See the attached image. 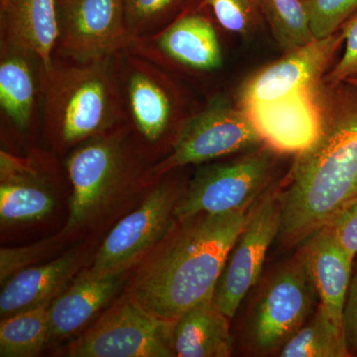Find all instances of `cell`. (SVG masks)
Returning a JSON list of instances; mask_svg holds the SVG:
<instances>
[{"instance_id":"obj_10","label":"cell","mask_w":357,"mask_h":357,"mask_svg":"<svg viewBox=\"0 0 357 357\" xmlns=\"http://www.w3.org/2000/svg\"><path fill=\"white\" fill-rule=\"evenodd\" d=\"M316 294L302 253L281 268L256 304L249 337L256 351L281 349L309 318Z\"/></svg>"},{"instance_id":"obj_30","label":"cell","mask_w":357,"mask_h":357,"mask_svg":"<svg viewBox=\"0 0 357 357\" xmlns=\"http://www.w3.org/2000/svg\"><path fill=\"white\" fill-rule=\"evenodd\" d=\"M340 31L344 35V54L324 79L333 86L357 79V11L345 21Z\"/></svg>"},{"instance_id":"obj_32","label":"cell","mask_w":357,"mask_h":357,"mask_svg":"<svg viewBox=\"0 0 357 357\" xmlns=\"http://www.w3.org/2000/svg\"><path fill=\"white\" fill-rule=\"evenodd\" d=\"M344 328L347 349L351 356H357V272L347 293L344 314Z\"/></svg>"},{"instance_id":"obj_5","label":"cell","mask_w":357,"mask_h":357,"mask_svg":"<svg viewBox=\"0 0 357 357\" xmlns=\"http://www.w3.org/2000/svg\"><path fill=\"white\" fill-rule=\"evenodd\" d=\"M128 123L77 148L67 160L73 185L66 231L84 227L139 173Z\"/></svg>"},{"instance_id":"obj_15","label":"cell","mask_w":357,"mask_h":357,"mask_svg":"<svg viewBox=\"0 0 357 357\" xmlns=\"http://www.w3.org/2000/svg\"><path fill=\"white\" fill-rule=\"evenodd\" d=\"M129 51L160 67L171 63L198 72H213L223 62L215 27L198 13L182 14L156 34L134 39Z\"/></svg>"},{"instance_id":"obj_6","label":"cell","mask_w":357,"mask_h":357,"mask_svg":"<svg viewBox=\"0 0 357 357\" xmlns=\"http://www.w3.org/2000/svg\"><path fill=\"white\" fill-rule=\"evenodd\" d=\"M261 145L262 137L246 112L227 96H215L185 122L169 154L143 178L155 181L175 169Z\"/></svg>"},{"instance_id":"obj_2","label":"cell","mask_w":357,"mask_h":357,"mask_svg":"<svg viewBox=\"0 0 357 357\" xmlns=\"http://www.w3.org/2000/svg\"><path fill=\"white\" fill-rule=\"evenodd\" d=\"M248 218L241 211L178 222V229H171L136 270L126 293L158 318L175 321L213 298Z\"/></svg>"},{"instance_id":"obj_9","label":"cell","mask_w":357,"mask_h":357,"mask_svg":"<svg viewBox=\"0 0 357 357\" xmlns=\"http://www.w3.org/2000/svg\"><path fill=\"white\" fill-rule=\"evenodd\" d=\"M59 39L55 56L84 61L129 50L123 0H58Z\"/></svg>"},{"instance_id":"obj_4","label":"cell","mask_w":357,"mask_h":357,"mask_svg":"<svg viewBox=\"0 0 357 357\" xmlns=\"http://www.w3.org/2000/svg\"><path fill=\"white\" fill-rule=\"evenodd\" d=\"M119 79L126 123L150 149L168 144L194 114L184 112L177 84L164 68L132 51L119 54Z\"/></svg>"},{"instance_id":"obj_17","label":"cell","mask_w":357,"mask_h":357,"mask_svg":"<svg viewBox=\"0 0 357 357\" xmlns=\"http://www.w3.org/2000/svg\"><path fill=\"white\" fill-rule=\"evenodd\" d=\"M89 252L74 249L53 261L26 268L3 284L0 294L1 319L53 302L84 266Z\"/></svg>"},{"instance_id":"obj_22","label":"cell","mask_w":357,"mask_h":357,"mask_svg":"<svg viewBox=\"0 0 357 357\" xmlns=\"http://www.w3.org/2000/svg\"><path fill=\"white\" fill-rule=\"evenodd\" d=\"M45 303L2 319L0 324V356H39L51 338L49 307Z\"/></svg>"},{"instance_id":"obj_29","label":"cell","mask_w":357,"mask_h":357,"mask_svg":"<svg viewBox=\"0 0 357 357\" xmlns=\"http://www.w3.org/2000/svg\"><path fill=\"white\" fill-rule=\"evenodd\" d=\"M56 241L46 239L41 243L20 248H2L0 251V282L3 285L7 280L38 262L53 249Z\"/></svg>"},{"instance_id":"obj_23","label":"cell","mask_w":357,"mask_h":357,"mask_svg":"<svg viewBox=\"0 0 357 357\" xmlns=\"http://www.w3.org/2000/svg\"><path fill=\"white\" fill-rule=\"evenodd\" d=\"M55 199L45 185L42 173L20 182L0 184V220L2 225L34 222L51 213Z\"/></svg>"},{"instance_id":"obj_12","label":"cell","mask_w":357,"mask_h":357,"mask_svg":"<svg viewBox=\"0 0 357 357\" xmlns=\"http://www.w3.org/2000/svg\"><path fill=\"white\" fill-rule=\"evenodd\" d=\"M180 197L173 185H158L137 210L115 225L89 268L96 272L128 271L139 262L172 229Z\"/></svg>"},{"instance_id":"obj_19","label":"cell","mask_w":357,"mask_h":357,"mask_svg":"<svg viewBox=\"0 0 357 357\" xmlns=\"http://www.w3.org/2000/svg\"><path fill=\"white\" fill-rule=\"evenodd\" d=\"M126 273L88 268L75 277L49 307L51 338L67 337L86 326L114 297Z\"/></svg>"},{"instance_id":"obj_25","label":"cell","mask_w":357,"mask_h":357,"mask_svg":"<svg viewBox=\"0 0 357 357\" xmlns=\"http://www.w3.org/2000/svg\"><path fill=\"white\" fill-rule=\"evenodd\" d=\"M264 16L284 54L306 46L316 39L306 0H260Z\"/></svg>"},{"instance_id":"obj_14","label":"cell","mask_w":357,"mask_h":357,"mask_svg":"<svg viewBox=\"0 0 357 357\" xmlns=\"http://www.w3.org/2000/svg\"><path fill=\"white\" fill-rule=\"evenodd\" d=\"M324 83L276 102L243 109L264 145L276 153L297 156L319 139L326 117V86L324 88Z\"/></svg>"},{"instance_id":"obj_33","label":"cell","mask_w":357,"mask_h":357,"mask_svg":"<svg viewBox=\"0 0 357 357\" xmlns=\"http://www.w3.org/2000/svg\"><path fill=\"white\" fill-rule=\"evenodd\" d=\"M347 83L351 84L352 86H356L357 89V79H351V81L347 82Z\"/></svg>"},{"instance_id":"obj_20","label":"cell","mask_w":357,"mask_h":357,"mask_svg":"<svg viewBox=\"0 0 357 357\" xmlns=\"http://www.w3.org/2000/svg\"><path fill=\"white\" fill-rule=\"evenodd\" d=\"M40 61L31 54L1 43L0 107L16 128L29 130L41 102ZM43 70V69H42Z\"/></svg>"},{"instance_id":"obj_18","label":"cell","mask_w":357,"mask_h":357,"mask_svg":"<svg viewBox=\"0 0 357 357\" xmlns=\"http://www.w3.org/2000/svg\"><path fill=\"white\" fill-rule=\"evenodd\" d=\"M301 253L319 306L325 310L333 325L344 332V307L354 259L340 248L328 229H321L306 241Z\"/></svg>"},{"instance_id":"obj_21","label":"cell","mask_w":357,"mask_h":357,"mask_svg":"<svg viewBox=\"0 0 357 357\" xmlns=\"http://www.w3.org/2000/svg\"><path fill=\"white\" fill-rule=\"evenodd\" d=\"M229 318L208 298L174 321L173 344L178 357H227L232 352Z\"/></svg>"},{"instance_id":"obj_3","label":"cell","mask_w":357,"mask_h":357,"mask_svg":"<svg viewBox=\"0 0 357 357\" xmlns=\"http://www.w3.org/2000/svg\"><path fill=\"white\" fill-rule=\"evenodd\" d=\"M119 54L84 62L55 56L42 70V116L56 146H77L126 124Z\"/></svg>"},{"instance_id":"obj_26","label":"cell","mask_w":357,"mask_h":357,"mask_svg":"<svg viewBox=\"0 0 357 357\" xmlns=\"http://www.w3.org/2000/svg\"><path fill=\"white\" fill-rule=\"evenodd\" d=\"M180 0H123L129 31L134 38L151 36L166 27L167 17Z\"/></svg>"},{"instance_id":"obj_1","label":"cell","mask_w":357,"mask_h":357,"mask_svg":"<svg viewBox=\"0 0 357 357\" xmlns=\"http://www.w3.org/2000/svg\"><path fill=\"white\" fill-rule=\"evenodd\" d=\"M280 203L279 243H306L357 201V89L326 84L319 139L296 156Z\"/></svg>"},{"instance_id":"obj_8","label":"cell","mask_w":357,"mask_h":357,"mask_svg":"<svg viewBox=\"0 0 357 357\" xmlns=\"http://www.w3.org/2000/svg\"><path fill=\"white\" fill-rule=\"evenodd\" d=\"M174 321L155 316L128 293L69 344L70 357H174Z\"/></svg>"},{"instance_id":"obj_31","label":"cell","mask_w":357,"mask_h":357,"mask_svg":"<svg viewBox=\"0 0 357 357\" xmlns=\"http://www.w3.org/2000/svg\"><path fill=\"white\" fill-rule=\"evenodd\" d=\"M326 229L330 230L349 257L354 259L357 255V201Z\"/></svg>"},{"instance_id":"obj_11","label":"cell","mask_w":357,"mask_h":357,"mask_svg":"<svg viewBox=\"0 0 357 357\" xmlns=\"http://www.w3.org/2000/svg\"><path fill=\"white\" fill-rule=\"evenodd\" d=\"M280 223V203L277 196L265 197L248 213L213 296L215 306L227 318H234L249 290L260 278L268 250L278 237Z\"/></svg>"},{"instance_id":"obj_16","label":"cell","mask_w":357,"mask_h":357,"mask_svg":"<svg viewBox=\"0 0 357 357\" xmlns=\"http://www.w3.org/2000/svg\"><path fill=\"white\" fill-rule=\"evenodd\" d=\"M1 43L31 54L44 70L55 60L58 0H0Z\"/></svg>"},{"instance_id":"obj_13","label":"cell","mask_w":357,"mask_h":357,"mask_svg":"<svg viewBox=\"0 0 357 357\" xmlns=\"http://www.w3.org/2000/svg\"><path fill=\"white\" fill-rule=\"evenodd\" d=\"M342 31L314 39L306 46L284 54L248 77L239 86L236 102L241 109L276 102L324 83V75L342 45Z\"/></svg>"},{"instance_id":"obj_28","label":"cell","mask_w":357,"mask_h":357,"mask_svg":"<svg viewBox=\"0 0 357 357\" xmlns=\"http://www.w3.org/2000/svg\"><path fill=\"white\" fill-rule=\"evenodd\" d=\"M306 3L316 39L340 31L357 11V0H306Z\"/></svg>"},{"instance_id":"obj_24","label":"cell","mask_w":357,"mask_h":357,"mask_svg":"<svg viewBox=\"0 0 357 357\" xmlns=\"http://www.w3.org/2000/svg\"><path fill=\"white\" fill-rule=\"evenodd\" d=\"M279 354L283 357L351 356L344 332L333 325L321 306L311 321L289 338Z\"/></svg>"},{"instance_id":"obj_7","label":"cell","mask_w":357,"mask_h":357,"mask_svg":"<svg viewBox=\"0 0 357 357\" xmlns=\"http://www.w3.org/2000/svg\"><path fill=\"white\" fill-rule=\"evenodd\" d=\"M275 153L265 145L234 161L199 169L176 204L177 222L202 213L245 211L271 182Z\"/></svg>"},{"instance_id":"obj_27","label":"cell","mask_w":357,"mask_h":357,"mask_svg":"<svg viewBox=\"0 0 357 357\" xmlns=\"http://www.w3.org/2000/svg\"><path fill=\"white\" fill-rule=\"evenodd\" d=\"M223 29L245 36L252 32L261 18L260 0H203Z\"/></svg>"}]
</instances>
